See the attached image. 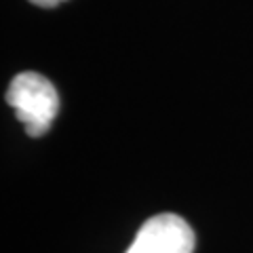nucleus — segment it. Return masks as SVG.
I'll return each instance as SVG.
<instances>
[{
	"label": "nucleus",
	"mask_w": 253,
	"mask_h": 253,
	"mask_svg": "<svg viewBox=\"0 0 253 253\" xmlns=\"http://www.w3.org/2000/svg\"><path fill=\"white\" fill-rule=\"evenodd\" d=\"M6 101L32 137L44 135L59 112L57 89L38 72H21L15 76L6 91Z\"/></svg>",
	"instance_id": "f257e3e1"
},
{
	"label": "nucleus",
	"mask_w": 253,
	"mask_h": 253,
	"mask_svg": "<svg viewBox=\"0 0 253 253\" xmlns=\"http://www.w3.org/2000/svg\"><path fill=\"white\" fill-rule=\"evenodd\" d=\"M194 230L175 213L150 217L125 253H194Z\"/></svg>",
	"instance_id": "f03ea898"
},
{
	"label": "nucleus",
	"mask_w": 253,
	"mask_h": 253,
	"mask_svg": "<svg viewBox=\"0 0 253 253\" xmlns=\"http://www.w3.org/2000/svg\"><path fill=\"white\" fill-rule=\"evenodd\" d=\"M30 2H34L38 6H44V9H51V6H57L59 2H63V0H30Z\"/></svg>",
	"instance_id": "7ed1b4c3"
}]
</instances>
